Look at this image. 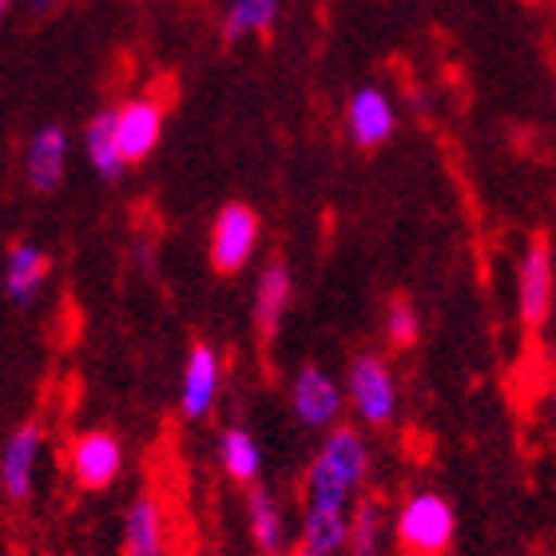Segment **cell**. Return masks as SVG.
<instances>
[{
    "instance_id": "8",
    "label": "cell",
    "mask_w": 556,
    "mask_h": 556,
    "mask_svg": "<svg viewBox=\"0 0 556 556\" xmlns=\"http://www.w3.org/2000/svg\"><path fill=\"white\" fill-rule=\"evenodd\" d=\"M72 469L84 489H104L119 469V445L108 433H84L72 450Z\"/></svg>"
},
{
    "instance_id": "13",
    "label": "cell",
    "mask_w": 556,
    "mask_h": 556,
    "mask_svg": "<svg viewBox=\"0 0 556 556\" xmlns=\"http://www.w3.org/2000/svg\"><path fill=\"white\" fill-rule=\"evenodd\" d=\"M302 541L306 548H314L318 556H330L350 541V517L346 509H323V505H311L306 509V521H302Z\"/></svg>"
},
{
    "instance_id": "6",
    "label": "cell",
    "mask_w": 556,
    "mask_h": 556,
    "mask_svg": "<svg viewBox=\"0 0 556 556\" xmlns=\"http://www.w3.org/2000/svg\"><path fill=\"white\" fill-rule=\"evenodd\" d=\"M294 414H299V421H306L314 429L330 426L342 414V390L318 366H306L294 378Z\"/></svg>"
},
{
    "instance_id": "15",
    "label": "cell",
    "mask_w": 556,
    "mask_h": 556,
    "mask_svg": "<svg viewBox=\"0 0 556 556\" xmlns=\"http://www.w3.org/2000/svg\"><path fill=\"white\" fill-rule=\"evenodd\" d=\"M128 556H163V517L151 497H139L128 513Z\"/></svg>"
},
{
    "instance_id": "19",
    "label": "cell",
    "mask_w": 556,
    "mask_h": 556,
    "mask_svg": "<svg viewBox=\"0 0 556 556\" xmlns=\"http://www.w3.org/2000/svg\"><path fill=\"white\" fill-rule=\"evenodd\" d=\"M350 489L354 485H350L346 477L338 473L334 465L318 453V462L311 465V477H306V501H311V505H323V509H346Z\"/></svg>"
},
{
    "instance_id": "21",
    "label": "cell",
    "mask_w": 556,
    "mask_h": 556,
    "mask_svg": "<svg viewBox=\"0 0 556 556\" xmlns=\"http://www.w3.org/2000/svg\"><path fill=\"white\" fill-rule=\"evenodd\" d=\"M278 16V0H235L223 21V40H239L247 33H267Z\"/></svg>"
},
{
    "instance_id": "23",
    "label": "cell",
    "mask_w": 556,
    "mask_h": 556,
    "mask_svg": "<svg viewBox=\"0 0 556 556\" xmlns=\"http://www.w3.org/2000/svg\"><path fill=\"white\" fill-rule=\"evenodd\" d=\"M417 334H421V318H417L414 306L406 299L390 302V311H386V338L394 346H414Z\"/></svg>"
},
{
    "instance_id": "12",
    "label": "cell",
    "mask_w": 556,
    "mask_h": 556,
    "mask_svg": "<svg viewBox=\"0 0 556 556\" xmlns=\"http://www.w3.org/2000/svg\"><path fill=\"white\" fill-rule=\"evenodd\" d=\"M64 151H68V139L60 128L36 131L33 148H28V179H33L40 191H52L64 175Z\"/></svg>"
},
{
    "instance_id": "11",
    "label": "cell",
    "mask_w": 556,
    "mask_h": 556,
    "mask_svg": "<svg viewBox=\"0 0 556 556\" xmlns=\"http://www.w3.org/2000/svg\"><path fill=\"white\" fill-rule=\"evenodd\" d=\"M287 302H290V270L282 263H270L258 278V290H255V323H258V334L263 338H275L278 334V323H282V314H287Z\"/></svg>"
},
{
    "instance_id": "24",
    "label": "cell",
    "mask_w": 556,
    "mask_h": 556,
    "mask_svg": "<svg viewBox=\"0 0 556 556\" xmlns=\"http://www.w3.org/2000/svg\"><path fill=\"white\" fill-rule=\"evenodd\" d=\"M33 4H36V9H48V4H52V0H33Z\"/></svg>"
},
{
    "instance_id": "1",
    "label": "cell",
    "mask_w": 556,
    "mask_h": 556,
    "mask_svg": "<svg viewBox=\"0 0 556 556\" xmlns=\"http://www.w3.org/2000/svg\"><path fill=\"white\" fill-rule=\"evenodd\" d=\"M453 533H457V513L433 489L414 493L397 513V541L414 556H441L453 545Z\"/></svg>"
},
{
    "instance_id": "20",
    "label": "cell",
    "mask_w": 556,
    "mask_h": 556,
    "mask_svg": "<svg viewBox=\"0 0 556 556\" xmlns=\"http://www.w3.org/2000/svg\"><path fill=\"white\" fill-rule=\"evenodd\" d=\"M45 275H48V258L36 247L21 243L9 258V294L16 302H28L36 294V287L45 282Z\"/></svg>"
},
{
    "instance_id": "16",
    "label": "cell",
    "mask_w": 556,
    "mask_h": 556,
    "mask_svg": "<svg viewBox=\"0 0 556 556\" xmlns=\"http://www.w3.org/2000/svg\"><path fill=\"white\" fill-rule=\"evenodd\" d=\"M247 517H251V533H255L258 548L267 556L282 553V541H287V529H282V513H278L275 497L267 489H251L247 497Z\"/></svg>"
},
{
    "instance_id": "5",
    "label": "cell",
    "mask_w": 556,
    "mask_h": 556,
    "mask_svg": "<svg viewBox=\"0 0 556 556\" xmlns=\"http://www.w3.org/2000/svg\"><path fill=\"white\" fill-rule=\"evenodd\" d=\"M346 124L358 148H382L397 128V112L386 92H378V88H358V92L350 96Z\"/></svg>"
},
{
    "instance_id": "18",
    "label": "cell",
    "mask_w": 556,
    "mask_h": 556,
    "mask_svg": "<svg viewBox=\"0 0 556 556\" xmlns=\"http://www.w3.org/2000/svg\"><path fill=\"white\" fill-rule=\"evenodd\" d=\"M219 457L223 469L235 477V481H255L258 469H263V453H258L255 438L247 429H227L219 441Z\"/></svg>"
},
{
    "instance_id": "25",
    "label": "cell",
    "mask_w": 556,
    "mask_h": 556,
    "mask_svg": "<svg viewBox=\"0 0 556 556\" xmlns=\"http://www.w3.org/2000/svg\"><path fill=\"white\" fill-rule=\"evenodd\" d=\"M4 9H9V0H0V12H4Z\"/></svg>"
},
{
    "instance_id": "17",
    "label": "cell",
    "mask_w": 556,
    "mask_h": 556,
    "mask_svg": "<svg viewBox=\"0 0 556 556\" xmlns=\"http://www.w3.org/2000/svg\"><path fill=\"white\" fill-rule=\"evenodd\" d=\"M88 155H92V167L104 179H116L119 167L128 163L116 139V112H104V116L92 119V128H88Z\"/></svg>"
},
{
    "instance_id": "10",
    "label": "cell",
    "mask_w": 556,
    "mask_h": 556,
    "mask_svg": "<svg viewBox=\"0 0 556 556\" xmlns=\"http://www.w3.org/2000/svg\"><path fill=\"white\" fill-rule=\"evenodd\" d=\"M215 390H219V358L211 346H195L191 358H187L184 374V414L187 417H203L215 402Z\"/></svg>"
},
{
    "instance_id": "3",
    "label": "cell",
    "mask_w": 556,
    "mask_h": 556,
    "mask_svg": "<svg viewBox=\"0 0 556 556\" xmlns=\"http://www.w3.org/2000/svg\"><path fill=\"white\" fill-rule=\"evenodd\" d=\"M556 299V267H553V247L536 239L521 258L517 270V311L525 326H541L553 314Z\"/></svg>"
},
{
    "instance_id": "22",
    "label": "cell",
    "mask_w": 556,
    "mask_h": 556,
    "mask_svg": "<svg viewBox=\"0 0 556 556\" xmlns=\"http://www.w3.org/2000/svg\"><path fill=\"white\" fill-rule=\"evenodd\" d=\"M386 533V517L378 501H362L354 517H350V556H378Z\"/></svg>"
},
{
    "instance_id": "2",
    "label": "cell",
    "mask_w": 556,
    "mask_h": 556,
    "mask_svg": "<svg viewBox=\"0 0 556 556\" xmlns=\"http://www.w3.org/2000/svg\"><path fill=\"white\" fill-rule=\"evenodd\" d=\"M350 402L366 426H390L397 414V382L382 354H362L350 366Z\"/></svg>"
},
{
    "instance_id": "14",
    "label": "cell",
    "mask_w": 556,
    "mask_h": 556,
    "mask_svg": "<svg viewBox=\"0 0 556 556\" xmlns=\"http://www.w3.org/2000/svg\"><path fill=\"white\" fill-rule=\"evenodd\" d=\"M323 457L346 477L350 485H362L366 473H370V450H366V441H362L354 429H334L330 441H326Z\"/></svg>"
},
{
    "instance_id": "7",
    "label": "cell",
    "mask_w": 556,
    "mask_h": 556,
    "mask_svg": "<svg viewBox=\"0 0 556 556\" xmlns=\"http://www.w3.org/2000/svg\"><path fill=\"white\" fill-rule=\"evenodd\" d=\"M163 128V116L160 108L151 104V100H136V104L119 108L116 112V139H119V151H124V160H143L151 148H155V139H160Z\"/></svg>"
},
{
    "instance_id": "4",
    "label": "cell",
    "mask_w": 556,
    "mask_h": 556,
    "mask_svg": "<svg viewBox=\"0 0 556 556\" xmlns=\"http://www.w3.org/2000/svg\"><path fill=\"white\" fill-rule=\"evenodd\" d=\"M258 243V215L243 203H231V207L219 211V219L211 227V263L231 275V270H243L251 251Z\"/></svg>"
},
{
    "instance_id": "9",
    "label": "cell",
    "mask_w": 556,
    "mask_h": 556,
    "mask_svg": "<svg viewBox=\"0 0 556 556\" xmlns=\"http://www.w3.org/2000/svg\"><path fill=\"white\" fill-rule=\"evenodd\" d=\"M36 453H40V429L36 426L16 429V438H12L9 450H4V469H0L4 493H9L12 501H24L28 493H33Z\"/></svg>"
}]
</instances>
